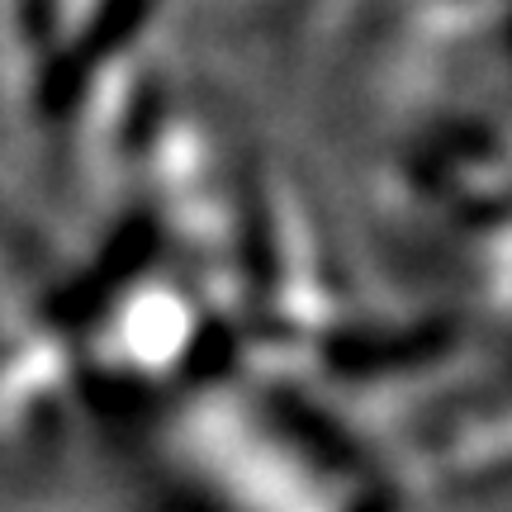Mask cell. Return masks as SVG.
I'll list each match as a JSON object with an SVG mask.
<instances>
[{"label": "cell", "mask_w": 512, "mask_h": 512, "mask_svg": "<svg viewBox=\"0 0 512 512\" xmlns=\"http://www.w3.org/2000/svg\"><path fill=\"white\" fill-rule=\"evenodd\" d=\"M152 5H157V0H100L95 19L86 24V34L76 38L72 48L43 72V86H38L43 110L62 114L67 105H76V95L86 91L91 72L100 62H110V53H119L128 38L143 29L147 15H152Z\"/></svg>", "instance_id": "6da1fadb"}, {"label": "cell", "mask_w": 512, "mask_h": 512, "mask_svg": "<svg viewBox=\"0 0 512 512\" xmlns=\"http://www.w3.org/2000/svg\"><path fill=\"white\" fill-rule=\"evenodd\" d=\"M53 10H57V0H24V19H29V34H34V38L48 34V24H53Z\"/></svg>", "instance_id": "7a4b0ae2"}]
</instances>
